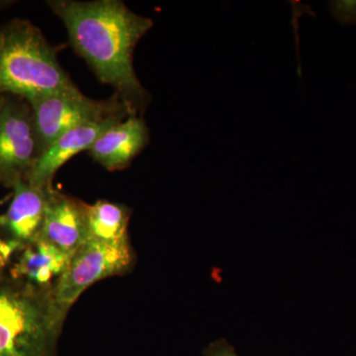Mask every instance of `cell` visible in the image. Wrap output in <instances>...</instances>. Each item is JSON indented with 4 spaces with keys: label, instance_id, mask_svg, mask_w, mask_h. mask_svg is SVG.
<instances>
[{
    "label": "cell",
    "instance_id": "6da1fadb",
    "mask_svg": "<svg viewBox=\"0 0 356 356\" xmlns=\"http://www.w3.org/2000/svg\"><path fill=\"white\" fill-rule=\"evenodd\" d=\"M67 28L72 48L103 83L113 86L122 102L137 113L149 102L134 70L133 56L153 20L131 11L118 0L48 2Z\"/></svg>",
    "mask_w": 356,
    "mask_h": 356
},
{
    "label": "cell",
    "instance_id": "ba28073f",
    "mask_svg": "<svg viewBox=\"0 0 356 356\" xmlns=\"http://www.w3.org/2000/svg\"><path fill=\"white\" fill-rule=\"evenodd\" d=\"M128 116L110 117L106 120L86 124L63 134L40 154L27 177V181L40 188L53 187V178L63 165L76 154L90 149L105 131Z\"/></svg>",
    "mask_w": 356,
    "mask_h": 356
},
{
    "label": "cell",
    "instance_id": "4fadbf2b",
    "mask_svg": "<svg viewBox=\"0 0 356 356\" xmlns=\"http://www.w3.org/2000/svg\"><path fill=\"white\" fill-rule=\"evenodd\" d=\"M330 11L341 24H356V0H334L329 2Z\"/></svg>",
    "mask_w": 356,
    "mask_h": 356
},
{
    "label": "cell",
    "instance_id": "2e32d148",
    "mask_svg": "<svg viewBox=\"0 0 356 356\" xmlns=\"http://www.w3.org/2000/svg\"><path fill=\"white\" fill-rule=\"evenodd\" d=\"M6 102L7 99L6 96L2 95V93H0V114H1L2 110H3L4 106H6Z\"/></svg>",
    "mask_w": 356,
    "mask_h": 356
},
{
    "label": "cell",
    "instance_id": "3957f363",
    "mask_svg": "<svg viewBox=\"0 0 356 356\" xmlns=\"http://www.w3.org/2000/svg\"><path fill=\"white\" fill-rule=\"evenodd\" d=\"M79 89L58 64L56 51L29 21L0 27V93L27 100Z\"/></svg>",
    "mask_w": 356,
    "mask_h": 356
},
{
    "label": "cell",
    "instance_id": "52a82bcc",
    "mask_svg": "<svg viewBox=\"0 0 356 356\" xmlns=\"http://www.w3.org/2000/svg\"><path fill=\"white\" fill-rule=\"evenodd\" d=\"M13 197L6 214L0 217V232L4 240L20 252L38 240L43 226L51 188L33 186L27 180L13 187Z\"/></svg>",
    "mask_w": 356,
    "mask_h": 356
},
{
    "label": "cell",
    "instance_id": "7c38bea8",
    "mask_svg": "<svg viewBox=\"0 0 356 356\" xmlns=\"http://www.w3.org/2000/svg\"><path fill=\"white\" fill-rule=\"evenodd\" d=\"M130 210L122 204L99 200L86 204V222L88 238L100 242L128 243Z\"/></svg>",
    "mask_w": 356,
    "mask_h": 356
},
{
    "label": "cell",
    "instance_id": "8fae6325",
    "mask_svg": "<svg viewBox=\"0 0 356 356\" xmlns=\"http://www.w3.org/2000/svg\"><path fill=\"white\" fill-rule=\"evenodd\" d=\"M70 255L44 241L26 245L9 273L43 289H53L69 266Z\"/></svg>",
    "mask_w": 356,
    "mask_h": 356
},
{
    "label": "cell",
    "instance_id": "277c9868",
    "mask_svg": "<svg viewBox=\"0 0 356 356\" xmlns=\"http://www.w3.org/2000/svg\"><path fill=\"white\" fill-rule=\"evenodd\" d=\"M26 102L31 109L39 156L67 131L110 117L136 114L118 96L107 102H96L79 89L40 96Z\"/></svg>",
    "mask_w": 356,
    "mask_h": 356
},
{
    "label": "cell",
    "instance_id": "9a60e30c",
    "mask_svg": "<svg viewBox=\"0 0 356 356\" xmlns=\"http://www.w3.org/2000/svg\"><path fill=\"white\" fill-rule=\"evenodd\" d=\"M16 252H18L17 248L4 240L0 232V269L6 268Z\"/></svg>",
    "mask_w": 356,
    "mask_h": 356
},
{
    "label": "cell",
    "instance_id": "30bf717a",
    "mask_svg": "<svg viewBox=\"0 0 356 356\" xmlns=\"http://www.w3.org/2000/svg\"><path fill=\"white\" fill-rule=\"evenodd\" d=\"M149 132L146 123L136 114L112 126L98 138L89 149L96 163L114 172L130 165L149 144Z\"/></svg>",
    "mask_w": 356,
    "mask_h": 356
},
{
    "label": "cell",
    "instance_id": "7a4b0ae2",
    "mask_svg": "<svg viewBox=\"0 0 356 356\" xmlns=\"http://www.w3.org/2000/svg\"><path fill=\"white\" fill-rule=\"evenodd\" d=\"M65 321L43 289L0 269V356H56Z\"/></svg>",
    "mask_w": 356,
    "mask_h": 356
},
{
    "label": "cell",
    "instance_id": "9c48e42d",
    "mask_svg": "<svg viewBox=\"0 0 356 356\" xmlns=\"http://www.w3.org/2000/svg\"><path fill=\"white\" fill-rule=\"evenodd\" d=\"M38 240L72 257L88 240L86 203L53 189Z\"/></svg>",
    "mask_w": 356,
    "mask_h": 356
},
{
    "label": "cell",
    "instance_id": "5bb4252c",
    "mask_svg": "<svg viewBox=\"0 0 356 356\" xmlns=\"http://www.w3.org/2000/svg\"><path fill=\"white\" fill-rule=\"evenodd\" d=\"M202 356H238L235 348L225 339L211 343L203 351Z\"/></svg>",
    "mask_w": 356,
    "mask_h": 356
},
{
    "label": "cell",
    "instance_id": "5b68a950",
    "mask_svg": "<svg viewBox=\"0 0 356 356\" xmlns=\"http://www.w3.org/2000/svg\"><path fill=\"white\" fill-rule=\"evenodd\" d=\"M130 243L88 238L70 257L69 266L53 288V301L63 321L77 299L91 285L125 273L133 264Z\"/></svg>",
    "mask_w": 356,
    "mask_h": 356
},
{
    "label": "cell",
    "instance_id": "8992f818",
    "mask_svg": "<svg viewBox=\"0 0 356 356\" xmlns=\"http://www.w3.org/2000/svg\"><path fill=\"white\" fill-rule=\"evenodd\" d=\"M38 156L29 105L7 100L0 114V184L13 188L27 179Z\"/></svg>",
    "mask_w": 356,
    "mask_h": 356
}]
</instances>
